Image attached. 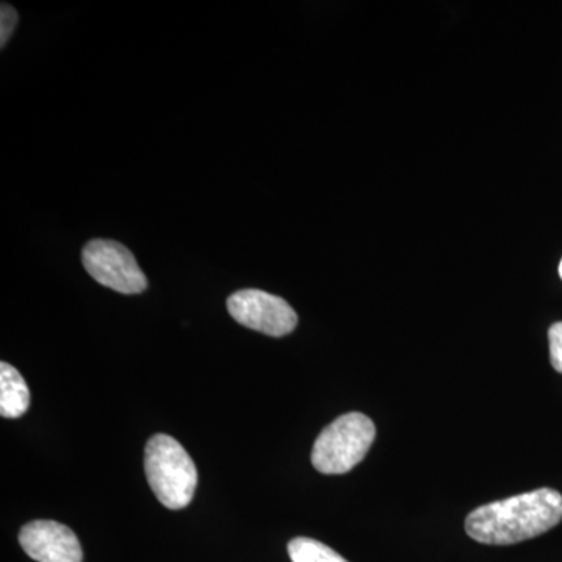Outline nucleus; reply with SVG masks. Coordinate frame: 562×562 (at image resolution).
I'll use <instances>...</instances> for the list:
<instances>
[{
	"mask_svg": "<svg viewBox=\"0 0 562 562\" xmlns=\"http://www.w3.org/2000/svg\"><path fill=\"white\" fill-rule=\"evenodd\" d=\"M22 550L38 562H83L76 532L55 520H35L20 532Z\"/></svg>",
	"mask_w": 562,
	"mask_h": 562,
	"instance_id": "423d86ee",
	"label": "nucleus"
},
{
	"mask_svg": "<svg viewBox=\"0 0 562 562\" xmlns=\"http://www.w3.org/2000/svg\"><path fill=\"white\" fill-rule=\"evenodd\" d=\"M560 276H561V279H562V261H561V265H560Z\"/></svg>",
	"mask_w": 562,
	"mask_h": 562,
	"instance_id": "9b49d317",
	"label": "nucleus"
},
{
	"mask_svg": "<svg viewBox=\"0 0 562 562\" xmlns=\"http://www.w3.org/2000/svg\"><path fill=\"white\" fill-rule=\"evenodd\" d=\"M18 20L20 18H18L16 10L9 3H2V10H0V44H2V47H5L10 36L13 35Z\"/></svg>",
	"mask_w": 562,
	"mask_h": 562,
	"instance_id": "1a4fd4ad",
	"label": "nucleus"
},
{
	"mask_svg": "<svg viewBox=\"0 0 562 562\" xmlns=\"http://www.w3.org/2000/svg\"><path fill=\"white\" fill-rule=\"evenodd\" d=\"M288 553L292 562H349L330 547L310 538L292 539Z\"/></svg>",
	"mask_w": 562,
	"mask_h": 562,
	"instance_id": "6e6552de",
	"label": "nucleus"
},
{
	"mask_svg": "<svg viewBox=\"0 0 562 562\" xmlns=\"http://www.w3.org/2000/svg\"><path fill=\"white\" fill-rule=\"evenodd\" d=\"M550 361L554 371L562 373V322H557L549 330Z\"/></svg>",
	"mask_w": 562,
	"mask_h": 562,
	"instance_id": "9d476101",
	"label": "nucleus"
},
{
	"mask_svg": "<svg viewBox=\"0 0 562 562\" xmlns=\"http://www.w3.org/2000/svg\"><path fill=\"white\" fill-rule=\"evenodd\" d=\"M562 520V495L541 487L473 509L465 532L486 546H513L538 538Z\"/></svg>",
	"mask_w": 562,
	"mask_h": 562,
	"instance_id": "f257e3e1",
	"label": "nucleus"
},
{
	"mask_svg": "<svg viewBox=\"0 0 562 562\" xmlns=\"http://www.w3.org/2000/svg\"><path fill=\"white\" fill-rule=\"evenodd\" d=\"M144 469L161 505L169 509L190 505L198 487V469L177 439L168 435L151 436L144 454Z\"/></svg>",
	"mask_w": 562,
	"mask_h": 562,
	"instance_id": "f03ea898",
	"label": "nucleus"
},
{
	"mask_svg": "<svg viewBox=\"0 0 562 562\" xmlns=\"http://www.w3.org/2000/svg\"><path fill=\"white\" fill-rule=\"evenodd\" d=\"M81 261L92 279L120 294H140L147 290L146 276L124 244L94 239L85 246Z\"/></svg>",
	"mask_w": 562,
	"mask_h": 562,
	"instance_id": "20e7f679",
	"label": "nucleus"
},
{
	"mask_svg": "<svg viewBox=\"0 0 562 562\" xmlns=\"http://www.w3.org/2000/svg\"><path fill=\"white\" fill-rule=\"evenodd\" d=\"M31 406V391L20 371L2 362L0 364V414L5 419L24 416Z\"/></svg>",
	"mask_w": 562,
	"mask_h": 562,
	"instance_id": "0eeeda50",
	"label": "nucleus"
},
{
	"mask_svg": "<svg viewBox=\"0 0 562 562\" xmlns=\"http://www.w3.org/2000/svg\"><path fill=\"white\" fill-rule=\"evenodd\" d=\"M375 425L361 413L333 420L314 442L312 462L325 475H342L357 468L375 441Z\"/></svg>",
	"mask_w": 562,
	"mask_h": 562,
	"instance_id": "7ed1b4c3",
	"label": "nucleus"
},
{
	"mask_svg": "<svg viewBox=\"0 0 562 562\" xmlns=\"http://www.w3.org/2000/svg\"><path fill=\"white\" fill-rule=\"evenodd\" d=\"M227 308L238 324L272 338L290 335L299 324L290 303L260 290L235 292L228 297Z\"/></svg>",
	"mask_w": 562,
	"mask_h": 562,
	"instance_id": "39448f33",
	"label": "nucleus"
}]
</instances>
